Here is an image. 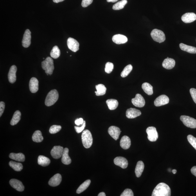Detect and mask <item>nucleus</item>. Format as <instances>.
Returning a JSON list of instances; mask_svg holds the SVG:
<instances>
[{
	"mask_svg": "<svg viewBox=\"0 0 196 196\" xmlns=\"http://www.w3.org/2000/svg\"><path fill=\"white\" fill-rule=\"evenodd\" d=\"M171 189L167 184L164 183H159L153 190L152 196H170Z\"/></svg>",
	"mask_w": 196,
	"mask_h": 196,
	"instance_id": "obj_1",
	"label": "nucleus"
},
{
	"mask_svg": "<svg viewBox=\"0 0 196 196\" xmlns=\"http://www.w3.org/2000/svg\"><path fill=\"white\" fill-rule=\"evenodd\" d=\"M42 68L45 71V73L47 75H52L54 66L53 61L52 58L48 57L42 63Z\"/></svg>",
	"mask_w": 196,
	"mask_h": 196,
	"instance_id": "obj_2",
	"label": "nucleus"
},
{
	"mask_svg": "<svg viewBox=\"0 0 196 196\" xmlns=\"http://www.w3.org/2000/svg\"><path fill=\"white\" fill-rule=\"evenodd\" d=\"M58 93L57 90L53 89L49 92L47 94L45 103L47 107L51 106L54 104L58 100Z\"/></svg>",
	"mask_w": 196,
	"mask_h": 196,
	"instance_id": "obj_3",
	"label": "nucleus"
},
{
	"mask_svg": "<svg viewBox=\"0 0 196 196\" xmlns=\"http://www.w3.org/2000/svg\"><path fill=\"white\" fill-rule=\"evenodd\" d=\"M82 141L83 146L86 148L91 147L93 143V138L91 132L88 130L83 132L82 136Z\"/></svg>",
	"mask_w": 196,
	"mask_h": 196,
	"instance_id": "obj_4",
	"label": "nucleus"
},
{
	"mask_svg": "<svg viewBox=\"0 0 196 196\" xmlns=\"http://www.w3.org/2000/svg\"><path fill=\"white\" fill-rule=\"evenodd\" d=\"M151 36L153 40L159 43L164 42L166 39L165 34L163 31L157 29L152 31Z\"/></svg>",
	"mask_w": 196,
	"mask_h": 196,
	"instance_id": "obj_5",
	"label": "nucleus"
},
{
	"mask_svg": "<svg viewBox=\"0 0 196 196\" xmlns=\"http://www.w3.org/2000/svg\"><path fill=\"white\" fill-rule=\"evenodd\" d=\"M180 120L186 127L193 129L196 128V120L195 119L188 116H182L180 117Z\"/></svg>",
	"mask_w": 196,
	"mask_h": 196,
	"instance_id": "obj_6",
	"label": "nucleus"
},
{
	"mask_svg": "<svg viewBox=\"0 0 196 196\" xmlns=\"http://www.w3.org/2000/svg\"><path fill=\"white\" fill-rule=\"evenodd\" d=\"M146 132L148 134V138L150 141H156L158 138V133L155 127H151L148 128Z\"/></svg>",
	"mask_w": 196,
	"mask_h": 196,
	"instance_id": "obj_7",
	"label": "nucleus"
},
{
	"mask_svg": "<svg viewBox=\"0 0 196 196\" xmlns=\"http://www.w3.org/2000/svg\"><path fill=\"white\" fill-rule=\"evenodd\" d=\"M64 148L60 146H54L51 150V154L53 158L58 159L62 157Z\"/></svg>",
	"mask_w": 196,
	"mask_h": 196,
	"instance_id": "obj_8",
	"label": "nucleus"
},
{
	"mask_svg": "<svg viewBox=\"0 0 196 196\" xmlns=\"http://www.w3.org/2000/svg\"><path fill=\"white\" fill-rule=\"evenodd\" d=\"M132 102L135 107L139 108L143 107L145 104V99L139 94H137L135 98L132 99Z\"/></svg>",
	"mask_w": 196,
	"mask_h": 196,
	"instance_id": "obj_9",
	"label": "nucleus"
},
{
	"mask_svg": "<svg viewBox=\"0 0 196 196\" xmlns=\"http://www.w3.org/2000/svg\"><path fill=\"white\" fill-rule=\"evenodd\" d=\"M67 44L68 48L74 52H76L79 49V44L76 40L73 38H69L67 40Z\"/></svg>",
	"mask_w": 196,
	"mask_h": 196,
	"instance_id": "obj_10",
	"label": "nucleus"
},
{
	"mask_svg": "<svg viewBox=\"0 0 196 196\" xmlns=\"http://www.w3.org/2000/svg\"><path fill=\"white\" fill-rule=\"evenodd\" d=\"M169 102V99L165 95H162L158 97L154 101L155 106L160 107L168 104Z\"/></svg>",
	"mask_w": 196,
	"mask_h": 196,
	"instance_id": "obj_11",
	"label": "nucleus"
},
{
	"mask_svg": "<svg viewBox=\"0 0 196 196\" xmlns=\"http://www.w3.org/2000/svg\"><path fill=\"white\" fill-rule=\"evenodd\" d=\"M22 46L24 48H28L31 44V32L30 30L27 29L25 32L23 39Z\"/></svg>",
	"mask_w": 196,
	"mask_h": 196,
	"instance_id": "obj_12",
	"label": "nucleus"
},
{
	"mask_svg": "<svg viewBox=\"0 0 196 196\" xmlns=\"http://www.w3.org/2000/svg\"><path fill=\"white\" fill-rule=\"evenodd\" d=\"M108 132L113 138L117 140L119 138L121 131L119 128L113 126L109 128Z\"/></svg>",
	"mask_w": 196,
	"mask_h": 196,
	"instance_id": "obj_13",
	"label": "nucleus"
},
{
	"mask_svg": "<svg viewBox=\"0 0 196 196\" xmlns=\"http://www.w3.org/2000/svg\"><path fill=\"white\" fill-rule=\"evenodd\" d=\"M17 67L15 65H12L10 68L8 73V79L11 83H14L17 80L16 73Z\"/></svg>",
	"mask_w": 196,
	"mask_h": 196,
	"instance_id": "obj_14",
	"label": "nucleus"
},
{
	"mask_svg": "<svg viewBox=\"0 0 196 196\" xmlns=\"http://www.w3.org/2000/svg\"><path fill=\"white\" fill-rule=\"evenodd\" d=\"M181 19L182 21L185 23H190L195 21L196 15L193 13H186L182 15Z\"/></svg>",
	"mask_w": 196,
	"mask_h": 196,
	"instance_id": "obj_15",
	"label": "nucleus"
},
{
	"mask_svg": "<svg viewBox=\"0 0 196 196\" xmlns=\"http://www.w3.org/2000/svg\"><path fill=\"white\" fill-rule=\"evenodd\" d=\"M10 184L13 188L17 190L20 191H23L24 187L21 181L16 179H11L10 181Z\"/></svg>",
	"mask_w": 196,
	"mask_h": 196,
	"instance_id": "obj_16",
	"label": "nucleus"
},
{
	"mask_svg": "<svg viewBox=\"0 0 196 196\" xmlns=\"http://www.w3.org/2000/svg\"><path fill=\"white\" fill-rule=\"evenodd\" d=\"M114 162L116 165L120 166L123 168H127L128 166V163L127 160L123 157H116L114 160Z\"/></svg>",
	"mask_w": 196,
	"mask_h": 196,
	"instance_id": "obj_17",
	"label": "nucleus"
},
{
	"mask_svg": "<svg viewBox=\"0 0 196 196\" xmlns=\"http://www.w3.org/2000/svg\"><path fill=\"white\" fill-rule=\"evenodd\" d=\"M141 114L140 110L133 108L127 109L126 112V116L128 118H134L140 116Z\"/></svg>",
	"mask_w": 196,
	"mask_h": 196,
	"instance_id": "obj_18",
	"label": "nucleus"
},
{
	"mask_svg": "<svg viewBox=\"0 0 196 196\" xmlns=\"http://www.w3.org/2000/svg\"><path fill=\"white\" fill-rule=\"evenodd\" d=\"M62 181L61 175L57 174L52 177L48 182L49 185L52 187H56L59 185Z\"/></svg>",
	"mask_w": 196,
	"mask_h": 196,
	"instance_id": "obj_19",
	"label": "nucleus"
},
{
	"mask_svg": "<svg viewBox=\"0 0 196 196\" xmlns=\"http://www.w3.org/2000/svg\"><path fill=\"white\" fill-rule=\"evenodd\" d=\"M29 88L31 92L35 93L39 89V81L37 78H32L31 79L29 83Z\"/></svg>",
	"mask_w": 196,
	"mask_h": 196,
	"instance_id": "obj_20",
	"label": "nucleus"
},
{
	"mask_svg": "<svg viewBox=\"0 0 196 196\" xmlns=\"http://www.w3.org/2000/svg\"><path fill=\"white\" fill-rule=\"evenodd\" d=\"M112 40L114 43L120 44L126 43L128 39L124 35L117 34L113 36L112 38Z\"/></svg>",
	"mask_w": 196,
	"mask_h": 196,
	"instance_id": "obj_21",
	"label": "nucleus"
},
{
	"mask_svg": "<svg viewBox=\"0 0 196 196\" xmlns=\"http://www.w3.org/2000/svg\"><path fill=\"white\" fill-rule=\"evenodd\" d=\"M175 62L174 60L172 58H167L164 60L162 65L164 68L167 69H171L175 67Z\"/></svg>",
	"mask_w": 196,
	"mask_h": 196,
	"instance_id": "obj_22",
	"label": "nucleus"
},
{
	"mask_svg": "<svg viewBox=\"0 0 196 196\" xmlns=\"http://www.w3.org/2000/svg\"><path fill=\"white\" fill-rule=\"evenodd\" d=\"M120 144L121 147L123 149H128L131 145V140L129 137L126 136L122 137Z\"/></svg>",
	"mask_w": 196,
	"mask_h": 196,
	"instance_id": "obj_23",
	"label": "nucleus"
},
{
	"mask_svg": "<svg viewBox=\"0 0 196 196\" xmlns=\"http://www.w3.org/2000/svg\"><path fill=\"white\" fill-rule=\"evenodd\" d=\"M69 149L68 148H64L63 153L62 156V163L66 165H68L71 163V159L69 156Z\"/></svg>",
	"mask_w": 196,
	"mask_h": 196,
	"instance_id": "obj_24",
	"label": "nucleus"
},
{
	"mask_svg": "<svg viewBox=\"0 0 196 196\" xmlns=\"http://www.w3.org/2000/svg\"><path fill=\"white\" fill-rule=\"evenodd\" d=\"M144 167L145 166L143 161H139L137 163L135 172L137 177L138 178L141 176L143 172Z\"/></svg>",
	"mask_w": 196,
	"mask_h": 196,
	"instance_id": "obj_25",
	"label": "nucleus"
},
{
	"mask_svg": "<svg viewBox=\"0 0 196 196\" xmlns=\"http://www.w3.org/2000/svg\"><path fill=\"white\" fill-rule=\"evenodd\" d=\"M9 157L11 159L19 162H24L25 159L24 155L22 153H11L9 155Z\"/></svg>",
	"mask_w": 196,
	"mask_h": 196,
	"instance_id": "obj_26",
	"label": "nucleus"
},
{
	"mask_svg": "<svg viewBox=\"0 0 196 196\" xmlns=\"http://www.w3.org/2000/svg\"><path fill=\"white\" fill-rule=\"evenodd\" d=\"M38 163L42 166H47L51 163L50 159L43 155H40L38 158Z\"/></svg>",
	"mask_w": 196,
	"mask_h": 196,
	"instance_id": "obj_27",
	"label": "nucleus"
},
{
	"mask_svg": "<svg viewBox=\"0 0 196 196\" xmlns=\"http://www.w3.org/2000/svg\"><path fill=\"white\" fill-rule=\"evenodd\" d=\"M181 50L190 53H196V47L188 46L186 44L181 43L179 44Z\"/></svg>",
	"mask_w": 196,
	"mask_h": 196,
	"instance_id": "obj_28",
	"label": "nucleus"
},
{
	"mask_svg": "<svg viewBox=\"0 0 196 196\" xmlns=\"http://www.w3.org/2000/svg\"><path fill=\"white\" fill-rule=\"evenodd\" d=\"M96 88L97 91L95 92V93L96 96H100L104 95L106 92L107 88L103 84H99L96 85Z\"/></svg>",
	"mask_w": 196,
	"mask_h": 196,
	"instance_id": "obj_29",
	"label": "nucleus"
},
{
	"mask_svg": "<svg viewBox=\"0 0 196 196\" xmlns=\"http://www.w3.org/2000/svg\"><path fill=\"white\" fill-rule=\"evenodd\" d=\"M21 114L19 110H17L13 114L12 119L11 121L10 124L11 125L13 126L17 124L21 120Z\"/></svg>",
	"mask_w": 196,
	"mask_h": 196,
	"instance_id": "obj_30",
	"label": "nucleus"
},
{
	"mask_svg": "<svg viewBox=\"0 0 196 196\" xmlns=\"http://www.w3.org/2000/svg\"><path fill=\"white\" fill-rule=\"evenodd\" d=\"M106 103L108 107L110 110L116 109L118 105V101L115 99H108L107 100Z\"/></svg>",
	"mask_w": 196,
	"mask_h": 196,
	"instance_id": "obj_31",
	"label": "nucleus"
},
{
	"mask_svg": "<svg viewBox=\"0 0 196 196\" xmlns=\"http://www.w3.org/2000/svg\"><path fill=\"white\" fill-rule=\"evenodd\" d=\"M32 139L36 143H41L43 141V137L42 136L41 132L40 130L36 131L33 134Z\"/></svg>",
	"mask_w": 196,
	"mask_h": 196,
	"instance_id": "obj_32",
	"label": "nucleus"
},
{
	"mask_svg": "<svg viewBox=\"0 0 196 196\" xmlns=\"http://www.w3.org/2000/svg\"><path fill=\"white\" fill-rule=\"evenodd\" d=\"M143 91L148 95H151L153 93V87L152 85L148 83H143L142 86Z\"/></svg>",
	"mask_w": 196,
	"mask_h": 196,
	"instance_id": "obj_33",
	"label": "nucleus"
},
{
	"mask_svg": "<svg viewBox=\"0 0 196 196\" xmlns=\"http://www.w3.org/2000/svg\"><path fill=\"white\" fill-rule=\"evenodd\" d=\"M91 183V181L90 180H87L85 181L84 183H83L81 185L78 187V188L76 191V193H82L83 191L86 190L90 185Z\"/></svg>",
	"mask_w": 196,
	"mask_h": 196,
	"instance_id": "obj_34",
	"label": "nucleus"
},
{
	"mask_svg": "<svg viewBox=\"0 0 196 196\" xmlns=\"http://www.w3.org/2000/svg\"><path fill=\"white\" fill-rule=\"evenodd\" d=\"M9 165L13 170L17 172H20L23 168V166L22 163L13 161L10 162Z\"/></svg>",
	"mask_w": 196,
	"mask_h": 196,
	"instance_id": "obj_35",
	"label": "nucleus"
},
{
	"mask_svg": "<svg viewBox=\"0 0 196 196\" xmlns=\"http://www.w3.org/2000/svg\"><path fill=\"white\" fill-rule=\"evenodd\" d=\"M128 3L127 0H122L117 3L113 6L114 10H118L122 9Z\"/></svg>",
	"mask_w": 196,
	"mask_h": 196,
	"instance_id": "obj_36",
	"label": "nucleus"
},
{
	"mask_svg": "<svg viewBox=\"0 0 196 196\" xmlns=\"http://www.w3.org/2000/svg\"><path fill=\"white\" fill-rule=\"evenodd\" d=\"M60 55V51L57 46L54 47L51 52L50 55L51 57L53 58H58Z\"/></svg>",
	"mask_w": 196,
	"mask_h": 196,
	"instance_id": "obj_37",
	"label": "nucleus"
},
{
	"mask_svg": "<svg viewBox=\"0 0 196 196\" xmlns=\"http://www.w3.org/2000/svg\"><path fill=\"white\" fill-rule=\"evenodd\" d=\"M133 69V67L131 65L129 64L127 65L123 71L122 72L121 75L122 78H125L132 71Z\"/></svg>",
	"mask_w": 196,
	"mask_h": 196,
	"instance_id": "obj_38",
	"label": "nucleus"
},
{
	"mask_svg": "<svg viewBox=\"0 0 196 196\" xmlns=\"http://www.w3.org/2000/svg\"><path fill=\"white\" fill-rule=\"evenodd\" d=\"M61 126L60 125H53L52 126L49 130V132L51 134H55L61 129Z\"/></svg>",
	"mask_w": 196,
	"mask_h": 196,
	"instance_id": "obj_39",
	"label": "nucleus"
},
{
	"mask_svg": "<svg viewBox=\"0 0 196 196\" xmlns=\"http://www.w3.org/2000/svg\"><path fill=\"white\" fill-rule=\"evenodd\" d=\"M189 143L196 150V138L191 135H189L187 137Z\"/></svg>",
	"mask_w": 196,
	"mask_h": 196,
	"instance_id": "obj_40",
	"label": "nucleus"
},
{
	"mask_svg": "<svg viewBox=\"0 0 196 196\" xmlns=\"http://www.w3.org/2000/svg\"><path fill=\"white\" fill-rule=\"evenodd\" d=\"M113 64L112 63L108 62L106 64L105 70L107 73H110L113 70Z\"/></svg>",
	"mask_w": 196,
	"mask_h": 196,
	"instance_id": "obj_41",
	"label": "nucleus"
},
{
	"mask_svg": "<svg viewBox=\"0 0 196 196\" xmlns=\"http://www.w3.org/2000/svg\"><path fill=\"white\" fill-rule=\"evenodd\" d=\"M133 191L130 189H126L121 193V196H133Z\"/></svg>",
	"mask_w": 196,
	"mask_h": 196,
	"instance_id": "obj_42",
	"label": "nucleus"
},
{
	"mask_svg": "<svg viewBox=\"0 0 196 196\" xmlns=\"http://www.w3.org/2000/svg\"><path fill=\"white\" fill-rule=\"evenodd\" d=\"M85 126H86V122H85V121H84V123H83L81 127H78L75 126V128L76 132L78 133H79L82 132L84 130Z\"/></svg>",
	"mask_w": 196,
	"mask_h": 196,
	"instance_id": "obj_43",
	"label": "nucleus"
},
{
	"mask_svg": "<svg viewBox=\"0 0 196 196\" xmlns=\"http://www.w3.org/2000/svg\"><path fill=\"white\" fill-rule=\"evenodd\" d=\"M93 1V0H83L82 5L83 8H86L90 5Z\"/></svg>",
	"mask_w": 196,
	"mask_h": 196,
	"instance_id": "obj_44",
	"label": "nucleus"
},
{
	"mask_svg": "<svg viewBox=\"0 0 196 196\" xmlns=\"http://www.w3.org/2000/svg\"><path fill=\"white\" fill-rule=\"evenodd\" d=\"M190 92L193 101L196 103V89L193 88H191Z\"/></svg>",
	"mask_w": 196,
	"mask_h": 196,
	"instance_id": "obj_45",
	"label": "nucleus"
},
{
	"mask_svg": "<svg viewBox=\"0 0 196 196\" xmlns=\"http://www.w3.org/2000/svg\"><path fill=\"white\" fill-rule=\"evenodd\" d=\"M5 109V103L2 101L0 102V117H1Z\"/></svg>",
	"mask_w": 196,
	"mask_h": 196,
	"instance_id": "obj_46",
	"label": "nucleus"
},
{
	"mask_svg": "<svg viewBox=\"0 0 196 196\" xmlns=\"http://www.w3.org/2000/svg\"><path fill=\"white\" fill-rule=\"evenodd\" d=\"M84 122V120L82 118L77 119L75 121V124L78 126L82 125Z\"/></svg>",
	"mask_w": 196,
	"mask_h": 196,
	"instance_id": "obj_47",
	"label": "nucleus"
},
{
	"mask_svg": "<svg viewBox=\"0 0 196 196\" xmlns=\"http://www.w3.org/2000/svg\"><path fill=\"white\" fill-rule=\"evenodd\" d=\"M192 174L196 177V166H193L191 170Z\"/></svg>",
	"mask_w": 196,
	"mask_h": 196,
	"instance_id": "obj_48",
	"label": "nucleus"
},
{
	"mask_svg": "<svg viewBox=\"0 0 196 196\" xmlns=\"http://www.w3.org/2000/svg\"><path fill=\"white\" fill-rule=\"evenodd\" d=\"M53 2L55 3H58L59 2H62L64 1V0H53Z\"/></svg>",
	"mask_w": 196,
	"mask_h": 196,
	"instance_id": "obj_49",
	"label": "nucleus"
},
{
	"mask_svg": "<svg viewBox=\"0 0 196 196\" xmlns=\"http://www.w3.org/2000/svg\"><path fill=\"white\" fill-rule=\"evenodd\" d=\"M106 194L104 192H101L99 193L98 196H105Z\"/></svg>",
	"mask_w": 196,
	"mask_h": 196,
	"instance_id": "obj_50",
	"label": "nucleus"
},
{
	"mask_svg": "<svg viewBox=\"0 0 196 196\" xmlns=\"http://www.w3.org/2000/svg\"><path fill=\"white\" fill-rule=\"evenodd\" d=\"M118 0H107V1L108 2H113V3H114V2H116Z\"/></svg>",
	"mask_w": 196,
	"mask_h": 196,
	"instance_id": "obj_51",
	"label": "nucleus"
},
{
	"mask_svg": "<svg viewBox=\"0 0 196 196\" xmlns=\"http://www.w3.org/2000/svg\"><path fill=\"white\" fill-rule=\"evenodd\" d=\"M172 172L173 173V174H176V173L177 172V171L176 170L173 169V170H172Z\"/></svg>",
	"mask_w": 196,
	"mask_h": 196,
	"instance_id": "obj_52",
	"label": "nucleus"
}]
</instances>
